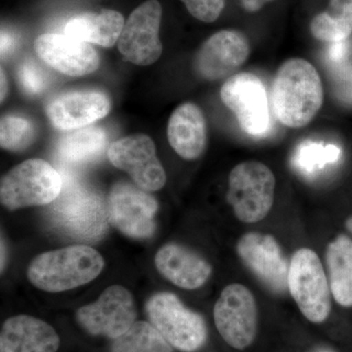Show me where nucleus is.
Returning <instances> with one entry per match:
<instances>
[{
    "instance_id": "nucleus-1",
    "label": "nucleus",
    "mask_w": 352,
    "mask_h": 352,
    "mask_svg": "<svg viewBox=\"0 0 352 352\" xmlns=\"http://www.w3.org/2000/svg\"><path fill=\"white\" fill-rule=\"evenodd\" d=\"M270 99L273 113L282 124L307 126L323 105V85L316 68L302 58L285 61L273 80Z\"/></svg>"
},
{
    "instance_id": "nucleus-2",
    "label": "nucleus",
    "mask_w": 352,
    "mask_h": 352,
    "mask_svg": "<svg viewBox=\"0 0 352 352\" xmlns=\"http://www.w3.org/2000/svg\"><path fill=\"white\" fill-rule=\"evenodd\" d=\"M104 264L96 250L71 245L39 254L30 264L28 277L38 289L59 293L92 281L100 274Z\"/></svg>"
},
{
    "instance_id": "nucleus-3",
    "label": "nucleus",
    "mask_w": 352,
    "mask_h": 352,
    "mask_svg": "<svg viewBox=\"0 0 352 352\" xmlns=\"http://www.w3.org/2000/svg\"><path fill=\"white\" fill-rule=\"evenodd\" d=\"M50 220L62 233L83 241L100 240L108 229V208L94 190L69 179L50 208Z\"/></svg>"
},
{
    "instance_id": "nucleus-4",
    "label": "nucleus",
    "mask_w": 352,
    "mask_h": 352,
    "mask_svg": "<svg viewBox=\"0 0 352 352\" xmlns=\"http://www.w3.org/2000/svg\"><path fill=\"white\" fill-rule=\"evenodd\" d=\"M64 180L50 163L27 160L1 180L0 200L10 210L50 205L61 194Z\"/></svg>"
},
{
    "instance_id": "nucleus-5",
    "label": "nucleus",
    "mask_w": 352,
    "mask_h": 352,
    "mask_svg": "<svg viewBox=\"0 0 352 352\" xmlns=\"http://www.w3.org/2000/svg\"><path fill=\"white\" fill-rule=\"evenodd\" d=\"M276 178L267 166L250 161L237 164L229 175L227 200L240 221L254 223L270 214Z\"/></svg>"
},
{
    "instance_id": "nucleus-6",
    "label": "nucleus",
    "mask_w": 352,
    "mask_h": 352,
    "mask_svg": "<svg viewBox=\"0 0 352 352\" xmlns=\"http://www.w3.org/2000/svg\"><path fill=\"white\" fill-rule=\"evenodd\" d=\"M289 293L308 320L321 323L331 311V293L320 258L312 250H298L292 258L288 275Z\"/></svg>"
},
{
    "instance_id": "nucleus-7",
    "label": "nucleus",
    "mask_w": 352,
    "mask_h": 352,
    "mask_svg": "<svg viewBox=\"0 0 352 352\" xmlns=\"http://www.w3.org/2000/svg\"><path fill=\"white\" fill-rule=\"evenodd\" d=\"M146 311L157 330L171 346L184 352L200 349L207 340L203 317L185 307L171 293H160L148 300Z\"/></svg>"
},
{
    "instance_id": "nucleus-8",
    "label": "nucleus",
    "mask_w": 352,
    "mask_h": 352,
    "mask_svg": "<svg viewBox=\"0 0 352 352\" xmlns=\"http://www.w3.org/2000/svg\"><path fill=\"white\" fill-rule=\"evenodd\" d=\"M220 97L245 133L261 136L270 131L267 92L258 76L243 72L230 76L222 85Z\"/></svg>"
},
{
    "instance_id": "nucleus-9",
    "label": "nucleus",
    "mask_w": 352,
    "mask_h": 352,
    "mask_svg": "<svg viewBox=\"0 0 352 352\" xmlns=\"http://www.w3.org/2000/svg\"><path fill=\"white\" fill-rule=\"evenodd\" d=\"M215 326L224 340L236 349L251 346L258 327V310L247 287L231 284L221 292L214 305Z\"/></svg>"
},
{
    "instance_id": "nucleus-10",
    "label": "nucleus",
    "mask_w": 352,
    "mask_h": 352,
    "mask_svg": "<svg viewBox=\"0 0 352 352\" xmlns=\"http://www.w3.org/2000/svg\"><path fill=\"white\" fill-rule=\"evenodd\" d=\"M109 221L127 237L147 239L155 232L156 199L131 183L113 185L108 201Z\"/></svg>"
},
{
    "instance_id": "nucleus-11",
    "label": "nucleus",
    "mask_w": 352,
    "mask_h": 352,
    "mask_svg": "<svg viewBox=\"0 0 352 352\" xmlns=\"http://www.w3.org/2000/svg\"><path fill=\"white\" fill-rule=\"evenodd\" d=\"M109 161L129 173L139 188L147 192L163 188L166 171L157 157L156 146L146 134H133L109 145Z\"/></svg>"
},
{
    "instance_id": "nucleus-12",
    "label": "nucleus",
    "mask_w": 352,
    "mask_h": 352,
    "mask_svg": "<svg viewBox=\"0 0 352 352\" xmlns=\"http://www.w3.org/2000/svg\"><path fill=\"white\" fill-rule=\"evenodd\" d=\"M162 14L163 9L157 0H147L129 15L118 41V48L132 64L149 66L161 57Z\"/></svg>"
},
{
    "instance_id": "nucleus-13",
    "label": "nucleus",
    "mask_w": 352,
    "mask_h": 352,
    "mask_svg": "<svg viewBox=\"0 0 352 352\" xmlns=\"http://www.w3.org/2000/svg\"><path fill=\"white\" fill-rule=\"evenodd\" d=\"M76 318L91 335L118 339L135 323L133 296L124 287H109L96 302L80 307Z\"/></svg>"
},
{
    "instance_id": "nucleus-14",
    "label": "nucleus",
    "mask_w": 352,
    "mask_h": 352,
    "mask_svg": "<svg viewBox=\"0 0 352 352\" xmlns=\"http://www.w3.org/2000/svg\"><path fill=\"white\" fill-rule=\"evenodd\" d=\"M250 52L249 39L242 32L222 30L201 44L194 59V69L204 80H221L239 69Z\"/></svg>"
},
{
    "instance_id": "nucleus-15",
    "label": "nucleus",
    "mask_w": 352,
    "mask_h": 352,
    "mask_svg": "<svg viewBox=\"0 0 352 352\" xmlns=\"http://www.w3.org/2000/svg\"><path fill=\"white\" fill-rule=\"evenodd\" d=\"M111 110L105 92L96 89L68 90L53 97L46 106L51 124L63 131L89 126L103 119Z\"/></svg>"
},
{
    "instance_id": "nucleus-16",
    "label": "nucleus",
    "mask_w": 352,
    "mask_h": 352,
    "mask_svg": "<svg viewBox=\"0 0 352 352\" xmlns=\"http://www.w3.org/2000/svg\"><path fill=\"white\" fill-rule=\"evenodd\" d=\"M34 50L44 63L66 76L89 75L100 66V57L90 43L67 34H41Z\"/></svg>"
},
{
    "instance_id": "nucleus-17",
    "label": "nucleus",
    "mask_w": 352,
    "mask_h": 352,
    "mask_svg": "<svg viewBox=\"0 0 352 352\" xmlns=\"http://www.w3.org/2000/svg\"><path fill=\"white\" fill-rule=\"evenodd\" d=\"M238 254L268 288L283 293L288 288L289 265L277 241L270 235L245 234L237 245Z\"/></svg>"
},
{
    "instance_id": "nucleus-18",
    "label": "nucleus",
    "mask_w": 352,
    "mask_h": 352,
    "mask_svg": "<svg viewBox=\"0 0 352 352\" xmlns=\"http://www.w3.org/2000/svg\"><path fill=\"white\" fill-rule=\"evenodd\" d=\"M60 338L50 324L30 315H17L4 322L0 352H57Z\"/></svg>"
},
{
    "instance_id": "nucleus-19",
    "label": "nucleus",
    "mask_w": 352,
    "mask_h": 352,
    "mask_svg": "<svg viewBox=\"0 0 352 352\" xmlns=\"http://www.w3.org/2000/svg\"><path fill=\"white\" fill-rule=\"evenodd\" d=\"M208 129L205 116L196 104L186 102L171 113L168 139L173 149L182 159H198L207 146Z\"/></svg>"
},
{
    "instance_id": "nucleus-20",
    "label": "nucleus",
    "mask_w": 352,
    "mask_h": 352,
    "mask_svg": "<svg viewBox=\"0 0 352 352\" xmlns=\"http://www.w3.org/2000/svg\"><path fill=\"white\" fill-rule=\"evenodd\" d=\"M155 263L164 278L183 289L200 288L212 274L210 263L180 245H164L157 252Z\"/></svg>"
},
{
    "instance_id": "nucleus-21",
    "label": "nucleus",
    "mask_w": 352,
    "mask_h": 352,
    "mask_svg": "<svg viewBox=\"0 0 352 352\" xmlns=\"http://www.w3.org/2000/svg\"><path fill=\"white\" fill-rule=\"evenodd\" d=\"M124 24L122 14L104 9L71 18L65 25V34L102 47H112L119 41Z\"/></svg>"
},
{
    "instance_id": "nucleus-22",
    "label": "nucleus",
    "mask_w": 352,
    "mask_h": 352,
    "mask_svg": "<svg viewBox=\"0 0 352 352\" xmlns=\"http://www.w3.org/2000/svg\"><path fill=\"white\" fill-rule=\"evenodd\" d=\"M108 143L107 133L101 127H82L64 134L58 140L55 153L60 164L73 168L98 160Z\"/></svg>"
},
{
    "instance_id": "nucleus-23",
    "label": "nucleus",
    "mask_w": 352,
    "mask_h": 352,
    "mask_svg": "<svg viewBox=\"0 0 352 352\" xmlns=\"http://www.w3.org/2000/svg\"><path fill=\"white\" fill-rule=\"evenodd\" d=\"M327 264L336 302L352 307V241L346 236L333 241L327 250Z\"/></svg>"
},
{
    "instance_id": "nucleus-24",
    "label": "nucleus",
    "mask_w": 352,
    "mask_h": 352,
    "mask_svg": "<svg viewBox=\"0 0 352 352\" xmlns=\"http://www.w3.org/2000/svg\"><path fill=\"white\" fill-rule=\"evenodd\" d=\"M315 38L340 43L352 34V0H330L327 10L315 15L310 22Z\"/></svg>"
},
{
    "instance_id": "nucleus-25",
    "label": "nucleus",
    "mask_w": 352,
    "mask_h": 352,
    "mask_svg": "<svg viewBox=\"0 0 352 352\" xmlns=\"http://www.w3.org/2000/svg\"><path fill=\"white\" fill-rule=\"evenodd\" d=\"M111 352H173V349L153 324L139 321L113 340Z\"/></svg>"
},
{
    "instance_id": "nucleus-26",
    "label": "nucleus",
    "mask_w": 352,
    "mask_h": 352,
    "mask_svg": "<svg viewBox=\"0 0 352 352\" xmlns=\"http://www.w3.org/2000/svg\"><path fill=\"white\" fill-rule=\"evenodd\" d=\"M340 156V150L335 145L305 141L296 149L293 163L296 170L305 175L311 176L323 170L327 164L336 163Z\"/></svg>"
},
{
    "instance_id": "nucleus-27",
    "label": "nucleus",
    "mask_w": 352,
    "mask_h": 352,
    "mask_svg": "<svg viewBox=\"0 0 352 352\" xmlns=\"http://www.w3.org/2000/svg\"><path fill=\"white\" fill-rule=\"evenodd\" d=\"M36 134L32 122L20 116H6L0 122V144L8 151L27 149L36 139Z\"/></svg>"
},
{
    "instance_id": "nucleus-28",
    "label": "nucleus",
    "mask_w": 352,
    "mask_h": 352,
    "mask_svg": "<svg viewBox=\"0 0 352 352\" xmlns=\"http://www.w3.org/2000/svg\"><path fill=\"white\" fill-rule=\"evenodd\" d=\"M18 80L25 94H43L48 87V76L45 72L32 60H25L18 69Z\"/></svg>"
},
{
    "instance_id": "nucleus-29",
    "label": "nucleus",
    "mask_w": 352,
    "mask_h": 352,
    "mask_svg": "<svg viewBox=\"0 0 352 352\" xmlns=\"http://www.w3.org/2000/svg\"><path fill=\"white\" fill-rule=\"evenodd\" d=\"M188 12L204 23L217 21L226 8V0H182Z\"/></svg>"
},
{
    "instance_id": "nucleus-30",
    "label": "nucleus",
    "mask_w": 352,
    "mask_h": 352,
    "mask_svg": "<svg viewBox=\"0 0 352 352\" xmlns=\"http://www.w3.org/2000/svg\"><path fill=\"white\" fill-rule=\"evenodd\" d=\"M336 75L337 91L342 99L352 102V67L338 69Z\"/></svg>"
},
{
    "instance_id": "nucleus-31",
    "label": "nucleus",
    "mask_w": 352,
    "mask_h": 352,
    "mask_svg": "<svg viewBox=\"0 0 352 352\" xmlns=\"http://www.w3.org/2000/svg\"><path fill=\"white\" fill-rule=\"evenodd\" d=\"M15 47V39L12 34L6 32H1V57L2 59L10 55Z\"/></svg>"
},
{
    "instance_id": "nucleus-32",
    "label": "nucleus",
    "mask_w": 352,
    "mask_h": 352,
    "mask_svg": "<svg viewBox=\"0 0 352 352\" xmlns=\"http://www.w3.org/2000/svg\"><path fill=\"white\" fill-rule=\"evenodd\" d=\"M241 4L248 12L254 13L261 10L266 4L275 0H240Z\"/></svg>"
},
{
    "instance_id": "nucleus-33",
    "label": "nucleus",
    "mask_w": 352,
    "mask_h": 352,
    "mask_svg": "<svg viewBox=\"0 0 352 352\" xmlns=\"http://www.w3.org/2000/svg\"><path fill=\"white\" fill-rule=\"evenodd\" d=\"M8 94V82L3 69H1V102L4 101L6 98V95Z\"/></svg>"
},
{
    "instance_id": "nucleus-34",
    "label": "nucleus",
    "mask_w": 352,
    "mask_h": 352,
    "mask_svg": "<svg viewBox=\"0 0 352 352\" xmlns=\"http://www.w3.org/2000/svg\"><path fill=\"white\" fill-rule=\"evenodd\" d=\"M347 226H349V230L352 231V219L349 220V222H347Z\"/></svg>"
},
{
    "instance_id": "nucleus-35",
    "label": "nucleus",
    "mask_w": 352,
    "mask_h": 352,
    "mask_svg": "<svg viewBox=\"0 0 352 352\" xmlns=\"http://www.w3.org/2000/svg\"><path fill=\"white\" fill-rule=\"evenodd\" d=\"M315 352H333V351H329V349H318V351H316Z\"/></svg>"
}]
</instances>
